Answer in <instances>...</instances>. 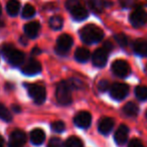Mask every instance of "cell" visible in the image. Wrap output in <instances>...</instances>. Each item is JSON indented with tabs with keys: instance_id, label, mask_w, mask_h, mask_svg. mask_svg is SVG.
Wrapping results in <instances>:
<instances>
[{
	"instance_id": "obj_33",
	"label": "cell",
	"mask_w": 147,
	"mask_h": 147,
	"mask_svg": "<svg viewBox=\"0 0 147 147\" xmlns=\"http://www.w3.org/2000/svg\"><path fill=\"white\" fill-rule=\"evenodd\" d=\"M119 1L124 8H130V7L134 6L135 2H136V0H119Z\"/></svg>"
},
{
	"instance_id": "obj_20",
	"label": "cell",
	"mask_w": 147,
	"mask_h": 147,
	"mask_svg": "<svg viewBox=\"0 0 147 147\" xmlns=\"http://www.w3.org/2000/svg\"><path fill=\"white\" fill-rule=\"evenodd\" d=\"M88 3L89 7L96 13L102 12L105 7L107 6V2L104 0H89Z\"/></svg>"
},
{
	"instance_id": "obj_24",
	"label": "cell",
	"mask_w": 147,
	"mask_h": 147,
	"mask_svg": "<svg viewBox=\"0 0 147 147\" xmlns=\"http://www.w3.org/2000/svg\"><path fill=\"white\" fill-rule=\"evenodd\" d=\"M65 147H83V142L79 137L71 136L65 142Z\"/></svg>"
},
{
	"instance_id": "obj_36",
	"label": "cell",
	"mask_w": 147,
	"mask_h": 147,
	"mask_svg": "<svg viewBox=\"0 0 147 147\" xmlns=\"http://www.w3.org/2000/svg\"><path fill=\"white\" fill-rule=\"evenodd\" d=\"M103 49H105L107 51H111L113 49V45L110 42V41H106V42L104 43V47H103Z\"/></svg>"
},
{
	"instance_id": "obj_37",
	"label": "cell",
	"mask_w": 147,
	"mask_h": 147,
	"mask_svg": "<svg viewBox=\"0 0 147 147\" xmlns=\"http://www.w3.org/2000/svg\"><path fill=\"white\" fill-rule=\"evenodd\" d=\"M4 146V140H3L2 136L0 135V147H3Z\"/></svg>"
},
{
	"instance_id": "obj_17",
	"label": "cell",
	"mask_w": 147,
	"mask_h": 147,
	"mask_svg": "<svg viewBox=\"0 0 147 147\" xmlns=\"http://www.w3.org/2000/svg\"><path fill=\"white\" fill-rule=\"evenodd\" d=\"M69 12L71 13V16H73L74 19H76V20H79V21L86 19L89 15L87 9L85 8V7H83L81 4H79L78 6L74 7L73 9H71Z\"/></svg>"
},
{
	"instance_id": "obj_2",
	"label": "cell",
	"mask_w": 147,
	"mask_h": 147,
	"mask_svg": "<svg viewBox=\"0 0 147 147\" xmlns=\"http://www.w3.org/2000/svg\"><path fill=\"white\" fill-rule=\"evenodd\" d=\"M2 53L8 63L13 67H18L24 61V53L11 45H5L2 47Z\"/></svg>"
},
{
	"instance_id": "obj_26",
	"label": "cell",
	"mask_w": 147,
	"mask_h": 147,
	"mask_svg": "<svg viewBox=\"0 0 147 147\" xmlns=\"http://www.w3.org/2000/svg\"><path fill=\"white\" fill-rule=\"evenodd\" d=\"M135 95H136L138 100H140V101L147 100V87L138 86L135 89Z\"/></svg>"
},
{
	"instance_id": "obj_39",
	"label": "cell",
	"mask_w": 147,
	"mask_h": 147,
	"mask_svg": "<svg viewBox=\"0 0 147 147\" xmlns=\"http://www.w3.org/2000/svg\"><path fill=\"white\" fill-rule=\"evenodd\" d=\"M1 12H2V10H1V5H0V18H1Z\"/></svg>"
},
{
	"instance_id": "obj_4",
	"label": "cell",
	"mask_w": 147,
	"mask_h": 147,
	"mask_svg": "<svg viewBox=\"0 0 147 147\" xmlns=\"http://www.w3.org/2000/svg\"><path fill=\"white\" fill-rule=\"evenodd\" d=\"M27 91L30 96V98L33 100V102L37 105L42 104L47 98V92H45V87L37 84H31L27 86Z\"/></svg>"
},
{
	"instance_id": "obj_16",
	"label": "cell",
	"mask_w": 147,
	"mask_h": 147,
	"mask_svg": "<svg viewBox=\"0 0 147 147\" xmlns=\"http://www.w3.org/2000/svg\"><path fill=\"white\" fill-rule=\"evenodd\" d=\"M45 140V133L42 129H33L30 132V141L34 145H41Z\"/></svg>"
},
{
	"instance_id": "obj_29",
	"label": "cell",
	"mask_w": 147,
	"mask_h": 147,
	"mask_svg": "<svg viewBox=\"0 0 147 147\" xmlns=\"http://www.w3.org/2000/svg\"><path fill=\"white\" fill-rule=\"evenodd\" d=\"M51 129L57 133H61L65 131V125L63 121H55L53 123H51Z\"/></svg>"
},
{
	"instance_id": "obj_21",
	"label": "cell",
	"mask_w": 147,
	"mask_h": 147,
	"mask_svg": "<svg viewBox=\"0 0 147 147\" xmlns=\"http://www.w3.org/2000/svg\"><path fill=\"white\" fill-rule=\"evenodd\" d=\"M91 57V53L89 49H85V47H79L75 53V59L80 63H86Z\"/></svg>"
},
{
	"instance_id": "obj_11",
	"label": "cell",
	"mask_w": 147,
	"mask_h": 147,
	"mask_svg": "<svg viewBox=\"0 0 147 147\" xmlns=\"http://www.w3.org/2000/svg\"><path fill=\"white\" fill-rule=\"evenodd\" d=\"M108 55L109 53L105 49H103V47L95 51L92 55V61L94 65H96L98 67H104L107 63V61H108Z\"/></svg>"
},
{
	"instance_id": "obj_10",
	"label": "cell",
	"mask_w": 147,
	"mask_h": 147,
	"mask_svg": "<svg viewBox=\"0 0 147 147\" xmlns=\"http://www.w3.org/2000/svg\"><path fill=\"white\" fill-rule=\"evenodd\" d=\"M74 123L80 128H88L92 123V116L87 111H81L75 116Z\"/></svg>"
},
{
	"instance_id": "obj_28",
	"label": "cell",
	"mask_w": 147,
	"mask_h": 147,
	"mask_svg": "<svg viewBox=\"0 0 147 147\" xmlns=\"http://www.w3.org/2000/svg\"><path fill=\"white\" fill-rule=\"evenodd\" d=\"M114 37H115V40L117 41V43H118L120 47H125L128 45V38H127V36L124 33H118V34H116Z\"/></svg>"
},
{
	"instance_id": "obj_19",
	"label": "cell",
	"mask_w": 147,
	"mask_h": 147,
	"mask_svg": "<svg viewBox=\"0 0 147 147\" xmlns=\"http://www.w3.org/2000/svg\"><path fill=\"white\" fill-rule=\"evenodd\" d=\"M20 9V3L18 0H9L6 4V10L10 16H16Z\"/></svg>"
},
{
	"instance_id": "obj_30",
	"label": "cell",
	"mask_w": 147,
	"mask_h": 147,
	"mask_svg": "<svg viewBox=\"0 0 147 147\" xmlns=\"http://www.w3.org/2000/svg\"><path fill=\"white\" fill-rule=\"evenodd\" d=\"M47 147H63V141L61 138H57V137H53L49 140Z\"/></svg>"
},
{
	"instance_id": "obj_8",
	"label": "cell",
	"mask_w": 147,
	"mask_h": 147,
	"mask_svg": "<svg viewBox=\"0 0 147 147\" xmlns=\"http://www.w3.org/2000/svg\"><path fill=\"white\" fill-rule=\"evenodd\" d=\"M112 71L114 75L120 78L128 76L130 73V67L127 63V61H122V59H117L112 63Z\"/></svg>"
},
{
	"instance_id": "obj_13",
	"label": "cell",
	"mask_w": 147,
	"mask_h": 147,
	"mask_svg": "<svg viewBox=\"0 0 147 147\" xmlns=\"http://www.w3.org/2000/svg\"><path fill=\"white\" fill-rule=\"evenodd\" d=\"M128 135H129V129L126 125L122 124L119 126V128L116 130L114 135V139L115 142L118 145H124L126 143L127 139H128Z\"/></svg>"
},
{
	"instance_id": "obj_27",
	"label": "cell",
	"mask_w": 147,
	"mask_h": 147,
	"mask_svg": "<svg viewBox=\"0 0 147 147\" xmlns=\"http://www.w3.org/2000/svg\"><path fill=\"white\" fill-rule=\"evenodd\" d=\"M35 14V9L32 5L26 4L22 9V17L23 18H31Z\"/></svg>"
},
{
	"instance_id": "obj_32",
	"label": "cell",
	"mask_w": 147,
	"mask_h": 147,
	"mask_svg": "<svg viewBox=\"0 0 147 147\" xmlns=\"http://www.w3.org/2000/svg\"><path fill=\"white\" fill-rule=\"evenodd\" d=\"M98 89L101 92H106L109 89V82L107 80H101L98 84Z\"/></svg>"
},
{
	"instance_id": "obj_18",
	"label": "cell",
	"mask_w": 147,
	"mask_h": 147,
	"mask_svg": "<svg viewBox=\"0 0 147 147\" xmlns=\"http://www.w3.org/2000/svg\"><path fill=\"white\" fill-rule=\"evenodd\" d=\"M135 53L141 57H147V39H137L133 43Z\"/></svg>"
},
{
	"instance_id": "obj_23",
	"label": "cell",
	"mask_w": 147,
	"mask_h": 147,
	"mask_svg": "<svg viewBox=\"0 0 147 147\" xmlns=\"http://www.w3.org/2000/svg\"><path fill=\"white\" fill-rule=\"evenodd\" d=\"M63 20L59 15H55V16H53L49 19V26L53 29H55V30L61 29L63 27Z\"/></svg>"
},
{
	"instance_id": "obj_5",
	"label": "cell",
	"mask_w": 147,
	"mask_h": 147,
	"mask_svg": "<svg viewBox=\"0 0 147 147\" xmlns=\"http://www.w3.org/2000/svg\"><path fill=\"white\" fill-rule=\"evenodd\" d=\"M73 45V38L69 34H61L57 40L55 51L59 55H65L71 49Z\"/></svg>"
},
{
	"instance_id": "obj_6",
	"label": "cell",
	"mask_w": 147,
	"mask_h": 147,
	"mask_svg": "<svg viewBox=\"0 0 147 147\" xmlns=\"http://www.w3.org/2000/svg\"><path fill=\"white\" fill-rule=\"evenodd\" d=\"M129 21L135 27L144 25L147 22V11L143 8H136L129 16Z\"/></svg>"
},
{
	"instance_id": "obj_9",
	"label": "cell",
	"mask_w": 147,
	"mask_h": 147,
	"mask_svg": "<svg viewBox=\"0 0 147 147\" xmlns=\"http://www.w3.org/2000/svg\"><path fill=\"white\" fill-rule=\"evenodd\" d=\"M26 142V135L21 130H14L10 134L8 147H23Z\"/></svg>"
},
{
	"instance_id": "obj_12",
	"label": "cell",
	"mask_w": 147,
	"mask_h": 147,
	"mask_svg": "<svg viewBox=\"0 0 147 147\" xmlns=\"http://www.w3.org/2000/svg\"><path fill=\"white\" fill-rule=\"evenodd\" d=\"M21 71L24 75H27V76H34L36 74L40 73L41 65L36 59H29L26 63L23 65Z\"/></svg>"
},
{
	"instance_id": "obj_40",
	"label": "cell",
	"mask_w": 147,
	"mask_h": 147,
	"mask_svg": "<svg viewBox=\"0 0 147 147\" xmlns=\"http://www.w3.org/2000/svg\"><path fill=\"white\" fill-rule=\"evenodd\" d=\"M146 118H147V112H146Z\"/></svg>"
},
{
	"instance_id": "obj_7",
	"label": "cell",
	"mask_w": 147,
	"mask_h": 147,
	"mask_svg": "<svg viewBox=\"0 0 147 147\" xmlns=\"http://www.w3.org/2000/svg\"><path fill=\"white\" fill-rule=\"evenodd\" d=\"M128 93H129L128 85L123 84V83H116V84H114L110 88L111 97L118 101H121L124 98H126Z\"/></svg>"
},
{
	"instance_id": "obj_22",
	"label": "cell",
	"mask_w": 147,
	"mask_h": 147,
	"mask_svg": "<svg viewBox=\"0 0 147 147\" xmlns=\"http://www.w3.org/2000/svg\"><path fill=\"white\" fill-rule=\"evenodd\" d=\"M123 112H124L125 115H127V116H129V117H135L138 115L139 108L135 103L129 102L123 107Z\"/></svg>"
},
{
	"instance_id": "obj_15",
	"label": "cell",
	"mask_w": 147,
	"mask_h": 147,
	"mask_svg": "<svg viewBox=\"0 0 147 147\" xmlns=\"http://www.w3.org/2000/svg\"><path fill=\"white\" fill-rule=\"evenodd\" d=\"M39 29H40V24L37 21H31V22L25 24L24 32L29 38H35L38 35Z\"/></svg>"
},
{
	"instance_id": "obj_14",
	"label": "cell",
	"mask_w": 147,
	"mask_h": 147,
	"mask_svg": "<svg viewBox=\"0 0 147 147\" xmlns=\"http://www.w3.org/2000/svg\"><path fill=\"white\" fill-rule=\"evenodd\" d=\"M114 127V120L110 117H104L99 121L98 129L100 133L104 135H107L111 132V130Z\"/></svg>"
},
{
	"instance_id": "obj_25",
	"label": "cell",
	"mask_w": 147,
	"mask_h": 147,
	"mask_svg": "<svg viewBox=\"0 0 147 147\" xmlns=\"http://www.w3.org/2000/svg\"><path fill=\"white\" fill-rule=\"evenodd\" d=\"M0 119H2L3 121L6 122H10L12 120V115L9 112V110L0 103Z\"/></svg>"
},
{
	"instance_id": "obj_3",
	"label": "cell",
	"mask_w": 147,
	"mask_h": 147,
	"mask_svg": "<svg viewBox=\"0 0 147 147\" xmlns=\"http://www.w3.org/2000/svg\"><path fill=\"white\" fill-rule=\"evenodd\" d=\"M57 101L61 106H67L71 103V88L65 81L61 82L57 87L55 91Z\"/></svg>"
},
{
	"instance_id": "obj_35",
	"label": "cell",
	"mask_w": 147,
	"mask_h": 147,
	"mask_svg": "<svg viewBox=\"0 0 147 147\" xmlns=\"http://www.w3.org/2000/svg\"><path fill=\"white\" fill-rule=\"evenodd\" d=\"M71 86V88H75V89H80L82 87V83L81 81H79L78 79H71V80L67 82Z\"/></svg>"
},
{
	"instance_id": "obj_31",
	"label": "cell",
	"mask_w": 147,
	"mask_h": 147,
	"mask_svg": "<svg viewBox=\"0 0 147 147\" xmlns=\"http://www.w3.org/2000/svg\"><path fill=\"white\" fill-rule=\"evenodd\" d=\"M79 4H81L80 0H67L65 2V7H67V10H71L74 7L78 6Z\"/></svg>"
},
{
	"instance_id": "obj_38",
	"label": "cell",
	"mask_w": 147,
	"mask_h": 147,
	"mask_svg": "<svg viewBox=\"0 0 147 147\" xmlns=\"http://www.w3.org/2000/svg\"><path fill=\"white\" fill-rule=\"evenodd\" d=\"M12 108H13V110L16 111V112H19V111H20V108H19L18 106H13Z\"/></svg>"
},
{
	"instance_id": "obj_34",
	"label": "cell",
	"mask_w": 147,
	"mask_h": 147,
	"mask_svg": "<svg viewBox=\"0 0 147 147\" xmlns=\"http://www.w3.org/2000/svg\"><path fill=\"white\" fill-rule=\"evenodd\" d=\"M128 147H145V146L141 140H139V139H137V138H134L129 142Z\"/></svg>"
},
{
	"instance_id": "obj_1",
	"label": "cell",
	"mask_w": 147,
	"mask_h": 147,
	"mask_svg": "<svg viewBox=\"0 0 147 147\" xmlns=\"http://www.w3.org/2000/svg\"><path fill=\"white\" fill-rule=\"evenodd\" d=\"M81 39L85 43L92 45V43L99 42L104 37V32L101 28L94 24H88L84 26L80 31Z\"/></svg>"
}]
</instances>
